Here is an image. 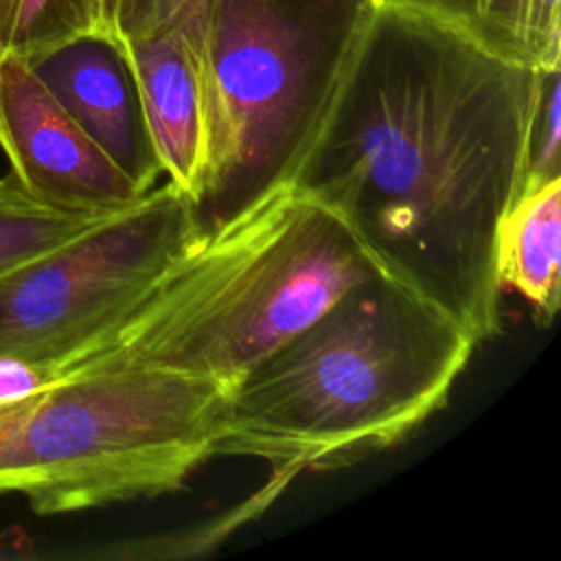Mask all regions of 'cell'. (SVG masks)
Masks as SVG:
<instances>
[{
    "label": "cell",
    "instance_id": "obj_1",
    "mask_svg": "<svg viewBox=\"0 0 561 561\" xmlns=\"http://www.w3.org/2000/svg\"><path fill=\"white\" fill-rule=\"evenodd\" d=\"M546 72L375 7L291 182L476 344L502 333L495 230L524 180Z\"/></svg>",
    "mask_w": 561,
    "mask_h": 561
},
{
    "label": "cell",
    "instance_id": "obj_2",
    "mask_svg": "<svg viewBox=\"0 0 561 561\" xmlns=\"http://www.w3.org/2000/svg\"><path fill=\"white\" fill-rule=\"evenodd\" d=\"M476 346L377 270L226 392L215 456L254 458L287 480L351 467L445 408Z\"/></svg>",
    "mask_w": 561,
    "mask_h": 561
},
{
    "label": "cell",
    "instance_id": "obj_3",
    "mask_svg": "<svg viewBox=\"0 0 561 561\" xmlns=\"http://www.w3.org/2000/svg\"><path fill=\"white\" fill-rule=\"evenodd\" d=\"M373 272L342 219L285 184L202 232L79 362L182 373L230 390Z\"/></svg>",
    "mask_w": 561,
    "mask_h": 561
},
{
    "label": "cell",
    "instance_id": "obj_4",
    "mask_svg": "<svg viewBox=\"0 0 561 561\" xmlns=\"http://www.w3.org/2000/svg\"><path fill=\"white\" fill-rule=\"evenodd\" d=\"M226 392L182 373L79 362L0 394V495L48 517L178 493L215 458Z\"/></svg>",
    "mask_w": 561,
    "mask_h": 561
},
{
    "label": "cell",
    "instance_id": "obj_5",
    "mask_svg": "<svg viewBox=\"0 0 561 561\" xmlns=\"http://www.w3.org/2000/svg\"><path fill=\"white\" fill-rule=\"evenodd\" d=\"M373 9L370 0H208L202 75L210 160L195 204L202 232L294 182Z\"/></svg>",
    "mask_w": 561,
    "mask_h": 561
},
{
    "label": "cell",
    "instance_id": "obj_6",
    "mask_svg": "<svg viewBox=\"0 0 561 561\" xmlns=\"http://www.w3.org/2000/svg\"><path fill=\"white\" fill-rule=\"evenodd\" d=\"M202 234L164 180L136 204L0 274V362L50 379L96 348Z\"/></svg>",
    "mask_w": 561,
    "mask_h": 561
},
{
    "label": "cell",
    "instance_id": "obj_7",
    "mask_svg": "<svg viewBox=\"0 0 561 561\" xmlns=\"http://www.w3.org/2000/svg\"><path fill=\"white\" fill-rule=\"evenodd\" d=\"M0 149L20 188L55 210L110 215L147 195L18 57L0 64Z\"/></svg>",
    "mask_w": 561,
    "mask_h": 561
},
{
    "label": "cell",
    "instance_id": "obj_8",
    "mask_svg": "<svg viewBox=\"0 0 561 561\" xmlns=\"http://www.w3.org/2000/svg\"><path fill=\"white\" fill-rule=\"evenodd\" d=\"M64 112L142 191L164 178L138 85L116 37L90 33L26 61Z\"/></svg>",
    "mask_w": 561,
    "mask_h": 561
},
{
    "label": "cell",
    "instance_id": "obj_9",
    "mask_svg": "<svg viewBox=\"0 0 561 561\" xmlns=\"http://www.w3.org/2000/svg\"><path fill=\"white\" fill-rule=\"evenodd\" d=\"M134 72L164 180L197 204L210 160V121L202 66L175 33L118 39Z\"/></svg>",
    "mask_w": 561,
    "mask_h": 561
},
{
    "label": "cell",
    "instance_id": "obj_10",
    "mask_svg": "<svg viewBox=\"0 0 561 561\" xmlns=\"http://www.w3.org/2000/svg\"><path fill=\"white\" fill-rule=\"evenodd\" d=\"M434 22L504 61L561 68V0H370Z\"/></svg>",
    "mask_w": 561,
    "mask_h": 561
},
{
    "label": "cell",
    "instance_id": "obj_11",
    "mask_svg": "<svg viewBox=\"0 0 561 561\" xmlns=\"http://www.w3.org/2000/svg\"><path fill=\"white\" fill-rule=\"evenodd\" d=\"M561 178L524 188L504 210L495 230V274L504 289L519 294L537 324L548 327L561 298Z\"/></svg>",
    "mask_w": 561,
    "mask_h": 561
},
{
    "label": "cell",
    "instance_id": "obj_12",
    "mask_svg": "<svg viewBox=\"0 0 561 561\" xmlns=\"http://www.w3.org/2000/svg\"><path fill=\"white\" fill-rule=\"evenodd\" d=\"M90 33L114 37L105 0H0V64L28 61Z\"/></svg>",
    "mask_w": 561,
    "mask_h": 561
},
{
    "label": "cell",
    "instance_id": "obj_13",
    "mask_svg": "<svg viewBox=\"0 0 561 561\" xmlns=\"http://www.w3.org/2000/svg\"><path fill=\"white\" fill-rule=\"evenodd\" d=\"M101 217L105 215L55 210L26 195L11 175L0 178V274L64 243Z\"/></svg>",
    "mask_w": 561,
    "mask_h": 561
},
{
    "label": "cell",
    "instance_id": "obj_14",
    "mask_svg": "<svg viewBox=\"0 0 561 561\" xmlns=\"http://www.w3.org/2000/svg\"><path fill=\"white\" fill-rule=\"evenodd\" d=\"M208 0H118L114 37L131 39L156 33H175L195 53L202 66V42Z\"/></svg>",
    "mask_w": 561,
    "mask_h": 561
},
{
    "label": "cell",
    "instance_id": "obj_15",
    "mask_svg": "<svg viewBox=\"0 0 561 561\" xmlns=\"http://www.w3.org/2000/svg\"><path fill=\"white\" fill-rule=\"evenodd\" d=\"M561 68L543 75L539 103L528 129L526 164L519 191L561 178Z\"/></svg>",
    "mask_w": 561,
    "mask_h": 561
},
{
    "label": "cell",
    "instance_id": "obj_16",
    "mask_svg": "<svg viewBox=\"0 0 561 561\" xmlns=\"http://www.w3.org/2000/svg\"><path fill=\"white\" fill-rule=\"evenodd\" d=\"M116 4H118V0H105L107 22H110V31H112V35H114V13H116Z\"/></svg>",
    "mask_w": 561,
    "mask_h": 561
}]
</instances>
